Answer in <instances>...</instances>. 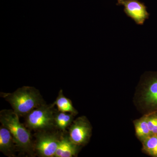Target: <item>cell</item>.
<instances>
[{
	"mask_svg": "<svg viewBox=\"0 0 157 157\" xmlns=\"http://www.w3.org/2000/svg\"><path fill=\"white\" fill-rule=\"evenodd\" d=\"M19 117L12 109H3L0 112V122L11 132L17 150L33 156V140L30 131L20 122Z\"/></svg>",
	"mask_w": 157,
	"mask_h": 157,
	"instance_id": "cell-1",
	"label": "cell"
},
{
	"mask_svg": "<svg viewBox=\"0 0 157 157\" xmlns=\"http://www.w3.org/2000/svg\"><path fill=\"white\" fill-rule=\"evenodd\" d=\"M0 96L11 105L19 117H25L34 109L45 104L39 90L24 86L13 93L1 92Z\"/></svg>",
	"mask_w": 157,
	"mask_h": 157,
	"instance_id": "cell-2",
	"label": "cell"
},
{
	"mask_svg": "<svg viewBox=\"0 0 157 157\" xmlns=\"http://www.w3.org/2000/svg\"><path fill=\"white\" fill-rule=\"evenodd\" d=\"M135 96V103L144 114L157 112V71L143 75Z\"/></svg>",
	"mask_w": 157,
	"mask_h": 157,
	"instance_id": "cell-3",
	"label": "cell"
},
{
	"mask_svg": "<svg viewBox=\"0 0 157 157\" xmlns=\"http://www.w3.org/2000/svg\"><path fill=\"white\" fill-rule=\"evenodd\" d=\"M55 104H45L32 110L25 117V125L35 132L56 129L55 117L57 110Z\"/></svg>",
	"mask_w": 157,
	"mask_h": 157,
	"instance_id": "cell-4",
	"label": "cell"
},
{
	"mask_svg": "<svg viewBox=\"0 0 157 157\" xmlns=\"http://www.w3.org/2000/svg\"><path fill=\"white\" fill-rule=\"evenodd\" d=\"M63 132L57 129L36 132L34 134L35 154L41 157H55Z\"/></svg>",
	"mask_w": 157,
	"mask_h": 157,
	"instance_id": "cell-5",
	"label": "cell"
},
{
	"mask_svg": "<svg viewBox=\"0 0 157 157\" xmlns=\"http://www.w3.org/2000/svg\"><path fill=\"white\" fill-rule=\"evenodd\" d=\"M67 129L71 140L82 147L88 143L91 137L92 127L87 117L84 116L74 120Z\"/></svg>",
	"mask_w": 157,
	"mask_h": 157,
	"instance_id": "cell-6",
	"label": "cell"
},
{
	"mask_svg": "<svg viewBox=\"0 0 157 157\" xmlns=\"http://www.w3.org/2000/svg\"><path fill=\"white\" fill-rule=\"evenodd\" d=\"M117 6H124V12L128 17H131L138 25H142L150 14L144 3L139 0H117Z\"/></svg>",
	"mask_w": 157,
	"mask_h": 157,
	"instance_id": "cell-7",
	"label": "cell"
},
{
	"mask_svg": "<svg viewBox=\"0 0 157 157\" xmlns=\"http://www.w3.org/2000/svg\"><path fill=\"white\" fill-rule=\"evenodd\" d=\"M82 147L71 140L67 132L63 133L55 157H76Z\"/></svg>",
	"mask_w": 157,
	"mask_h": 157,
	"instance_id": "cell-8",
	"label": "cell"
},
{
	"mask_svg": "<svg viewBox=\"0 0 157 157\" xmlns=\"http://www.w3.org/2000/svg\"><path fill=\"white\" fill-rule=\"evenodd\" d=\"M17 149L11 132L2 125L0 128V151L9 157H15Z\"/></svg>",
	"mask_w": 157,
	"mask_h": 157,
	"instance_id": "cell-9",
	"label": "cell"
},
{
	"mask_svg": "<svg viewBox=\"0 0 157 157\" xmlns=\"http://www.w3.org/2000/svg\"><path fill=\"white\" fill-rule=\"evenodd\" d=\"M75 114L70 113L57 111L55 117V124L56 129L60 132H67V129L74 120Z\"/></svg>",
	"mask_w": 157,
	"mask_h": 157,
	"instance_id": "cell-10",
	"label": "cell"
},
{
	"mask_svg": "<svg viewBox=\"0 0 157 157\" xmlns=\"http://www.w3.org/2000/svg\"><path fill=\"white\" fill-rule=\"evenodd\" d=\"M134 124L136 136L141 142L152 136L149 129L146 114H144L140 118L134 121Z\"/></svg>",
	"mask_w": 157,
	"mask_h": 157,
	"instance_id": "cell-11",
	"label": "cell"
},
{
	"mask_svg": "<svg viewBox=\"0 0 157 157\" xmlns=\"http://www.w3.org/2000/svg\"><path fill=\"white\" fill-rule=\"evenodd\" d=\"M54 104L56 105L58 110L60 112L70 113L76 115L78 114V111L73 107L72 101L64 95L62 90L59 91L58 95Z\"/></svg>",
	"mask_w": 157,
	"mask_h": 157,
	"instance_id": "cell-12",
	"label": "cell"
},
{
	"mask_svg": "<svg viewBox=\"0 0 157 157\" xmlns=\"http://www.w3.org/2000/svg\"><path fill=\"white\" fill-rule=\"evenodd\" d=\"M141 143L143 152L151 156L157 157V135H152Z\"/></svg>",
	"mask_w": 157,
	"mask_h": 157,
	"instance_id": "cell-13",
	"label": "cell"
},
{
	"mask_svg": "<svg viewBox=\"0 0 157 157\" xmlns=\"http://www.w3.org/2000/svg\"><path fill=\"white\" fill-rule=\"evenodd\" d=\"M146 114L149 129L152 135H157V112Z\"/></svg>",
	"mask_w": 157,
	"mask_h": 157,
	"instance_id": "cell-14",
	"label": "cell"
}]
</instances>
